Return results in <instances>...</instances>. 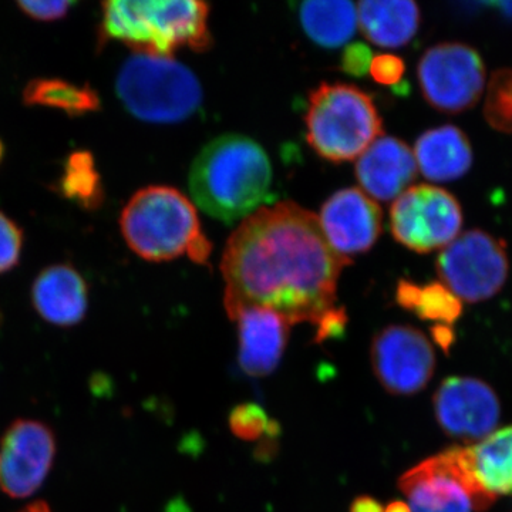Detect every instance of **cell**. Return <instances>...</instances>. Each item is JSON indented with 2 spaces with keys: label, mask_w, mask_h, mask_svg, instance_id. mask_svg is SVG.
I'll list each match as a JSON object with an SVG mask.
<instances>
[{
  "label": "cell",
  "mask_w": 512,
  "mask_h": 512,
  "mask_svg": "<svg viewBox=\"0 0 512 512\" xmlns=\"http://www.w3.org/2000/svg\"><path fill=\"white\" fill-rule=\"evenodd\" d=\"M121 234L134 254L150 262L187 255L207 264L212 245L202 232L197 208L173 187L150 185L137 191L121 211Z\"/></svg>",
  "instance_id": "cell-4"
},
{
  "label": "cell",
  "mask_w": 512,
  "mask_h": 512,
  "mask_svg": "<svg viewBox=\"0 0 512 512\" xmlns=\"http://www.w3.org/2000/svg\"><path fill=\"white\" fill-rule=\"evenodd\" d=\"M306 138L332 163L357 160L382 136V119L369 94L352 84H320L309 96Z\"/></svg>",
  "instance_id": "cell-5"
},
{
  "label": "cell",
  "mask_w": 512,
  "mask_h": 512,
  "mask_svg": "<svg viewBox=\"0 0 512 512\" xmlns=\"http://www.w3.org/2000/svg\"><path fill=\"white\" fill-rule=\"evenodd\" d=\"M356 8L359 28L376 46H406L420 28V9L412 0H366Z\"/></svg>",
  "instance_id": "cell-19"
},
{
  "label": "cell",
  "mask_w": 512,
  "mask_h": 512,
  "mask_svg": "<svg viewBox=\"0 0 512 512\" xmlns=\"http://www.w3.org/2000/svg\"><path fill=\"white\" fill-rule=\"evenodd\" d=\"M23 103L62 110L70 117L94 113L101 107L99 94L89 84L77 86L62 79L32 80L23 90Z\"/></svg>",
  "instance_id": "cell-22"
},
{
  "label": "cell",
  "mask_w": 512,
  "mask_h": 512,
  "mask_svg": "<svg viewBox=\"0 0 512 512\" xmlns=\"http://www.w3.org/2000/svg\"><path fill=\"white\" fill-rule=\"evenodd\" d=\"M20 512H52L49 505L43 503V501H37V503L29 504L25 510Z\"/></svg>",
  "instance_id": "cell-33"
},
{
  "label": "cell",
  "mask_w": 512,
  "mask_h": 512,
  "mask_svg": "<svg viewBox=\"0 0 512 512\" xmlns=\"http://www.w3.org/2000/svg\"><path fill=\"white\" fill-rule=\"evenodd\" d=\"M239 333V365L249 376L271 375L288 342L289 322L271 309L248 306L235 313Z\"/></svg>",
  "instance_id": "cell-16"
},
{
  "label": "cell",
  "mask_w": 512,
  "mask_h": 512,
  "mask_svg": "<svg viewBox=\"0 0 512 512\" xmlns=\"http://www.w3.org/2000/svg\"><path fill=\"white\" fill-rule=\"evenodd\" d=\"M404 63L402 59L393 55H379L373 57L370 63L369 72L377 83L394 86L399 84L404 74Z\"/></svg>",
  "instance_id": "cell-29"
},
{
  "label": "cell",
  "mask_w": 512,
  "mask_h": 512,
  "mask_svg": "<svg viewBox=\"0 0 512 512\" xmlns=\"http://www.w3.org/2000/svg\"><path fill=\"white\" fill-rule=\"evenodd\" d=\"M413 153L421 174L434 183L458 180L473 164L470 140L454 126L433 128L421 134Z\"/></svg>",
  "instance_id": "cell-18"
},
{
  "label": "cell",
  "mask_w": 512,
  "mask_h": 512,
  "mask_svg": "<svg viewBox=\"0 0 512 512\" xmlns=\"http://www.w3.org/2000/svg\"><path fill=\"white\" fill-rule=\"evenodd\" d=\"M22 247V229L0 211V274L12 271L19 264Z\"/></svg>",
  "instance_id": "cell-27"
},
{
  "label": "cell",
  "mask_w": 512,
  "mask_h": 512,
  "mask_svg": "<svg viewBox=\"0 0 512 512\" xmlns=\"http://www.w3.org/2000/svg\"><path fill=\"white\" fill-rule=\"evenodd\" d=\"M498 8H500L501 10H503V12L505 13V15H508L510 16V18H512V3L511 2H507V3H498Z\"/></svg>",
  "instance_id": "cell-35"
},
{
  "label": "cell",
  "mask_w": 512,
  "mask_h": 512,
  "mask_svg": "<svg viewBox=\"0 0 512 512\" xmlns=\"http://www.w3.org/2000/svg\"><path fill=\"white\" fill-rule=\"evenodd\" d=\"M400 490L410 512H484L497 500L474 471L471 447H453L404 473Z\"/></svg>",
  "instance_id": "cell-7"
},
{
  "label": "cell",
  "mask_w": 512,
  "mask_h": 512,
  "mask_svg": "<svg viewBox=\"0 0 512 512\" xmlns=\"http://www.w3.org/2000/svg\"><path fill=\"white\" fill-rule=\"evenodd\" d=\"M32 302L46 322L67 328L82 322L86 316L89 289L73 265H50L33 282Z\"/></svg>",
  "instance_id": "cell-17"
},
{
  "label": "cell",
  "mask_w": 512,
  "mask_h": 512,
  "mask_svg": "<svg viewBox=\"0 0 512 512\" xmlns=\"http://www.w3.org/2000/svg\"><path fill=\"white\" fill-rule=\"evenodd\" d=\"M443 285L460 301L477 303L503 289L510 272L503 241L480 229L464 232L443 248L437 258Z\"/></svg>",
  "instance_id": "cell-8"
},
{
  "label": "cell",
  "mask_w": 512,
  "mask_h": 512,
  "mask_svg": "<svg viewBox=\"0 0 512 512\" xmlns=\"http://www.w3.org/2000/svg\"><path fill=\"white\" fill-rule=\"evenodd\" d=\"M350 512H384V508L379 501L370 497H360L353 501Z\"/></svg>",
  "instance_id": "cell-31"
},
{
  "label": "cell",
  "mask_w": 512,
  "mask_h": 512,
  "mask_svg": "<svg viewBox=\"0 0 512 512\" xmlns=\"http://www.w3.org/2000/svg\"><path fill=\"white\" fill-rule=\"evenodd\" d=\"M100 43L117 40L140 55L173 57L212 45L210 6L198 0H113L101 5Z\"/></svg>",
  "instance_id": "cell-3"
},
{
  "label": "cell",
  "mask_w": 512,
  "mask_h": 512,
  "mask_svg": "<svg viewBox=\"0 0 512 512\" xmlns=\"http://www.w3.org/2000/svg\"><path fill=\"white\" fill-rule=\"evenodd\" d=\"M298 15L309 39L323 47L346 45L359 28L356 5L346 0H309Z\"/></svg>",
  "instance_id": "cell-20"
},
{
  "label": "cell",
  "mask_w": 512,
  "mask_h": 512,
  "mask_svg": "<svg viewBox=\"0 0 512 512\" xmlns=\"http://www.w3.org/2000/svg\"><path fill=\"white\" fill-rule=\"evenodd\" d=\"M384 512H410V508L409 505L396 501V503H392L389 507L384 508Z\"/></svg>",
  "instance_id": "cell-34"
},
{
  "label": "cell",
  "mask_w": 512,
  "mask_h": 512,
  "mask_svg": "<svg viewBox=\"0 0 512 512\" xmlns=\"http://www.w3.org/2000/svg\"><path fill=\"white\" fill-rule=\"evenodd\" d=\"M382 210L359 188L335 192L320 210L319 224L330 247L343 258L363 254L382 232Z\"/></svg>",
  "instance_id": "cell-14"
},
{
  "label": "cell",
  "mask_w": 512,
  "mask_h": 512,
  "mask_svg": "<svg viewBox=\"0 0 512 512\" xmlns=\"http://www.w3.org/2000/svg\"><path fill=\"white\" fill-rule=\"evenodd\" d=\"M372 365L387 392L410 396L429 384L436 356L430 340L420 330L393 325L373 340Z\"/></svg>",
  "instance_id": "cell-12"
},
{
  "label": "cell",
  "mask_w": 512,
  "mask_h": 512,
  "mask_svg": "<svg viewBox=\"0 0 512 512\" xmlns=\"http://www.w3.org/2000/svg\"><path fill=\"white\" fill-rule=\"evenodd\" d=\"M417 163L412 148L394 137H379L357 158L356 178L373 200L399 198L416 180Z\"/></svg>",
  "instance_id": "cell-15"
},
{
  "label": "cell",
  "mask_w": 512,
  "mask_h": 512,
  "mask_svg": "<svg viewBox=\"0 0 512 512\" xmlns=\"http://www.w3.org/2000/svg\"><path fill=\"white\" fill-rule=\"evenodd\" d=\"M56 437L47 424L16 420L0 441V490L12 498L35 494L52 470Z\"/></svg>",
  "instance_id": "cell-11"
},
{
  "label": "cell",
  "mask_w": 512,
  "mask_h": 512,
  "mask_svg": "<svg viewBox=\"0 0 512 512\" xmlns=\"http://www.w3.org/2000/svg\"><path fill=\"white\" fill-rule=\"evenodd\" d=\"M484 116L495 130L512 134V70L500 69L488 84Z\"/></svg>",
  "instance_id": "cell-25"
},
{
  "label": "cell",
  "mask_w": 512,
  "mask_h": 512,
  "mask_svg": "<svg viewBox=\"0 0 512 512\" xmlns=\"http://www.w3.org/2000/svg\"><path fill=\"white\" fill-rule=\"evenodd\" d=\"M272 165L261 144L239 134L210 141L191 165L192 200L215 220H247L271 198Z\"/></svg>",
  "instance_id": "cell-2"
},
{
  "label": "cell",
  "mask_w": 512,
  "mask_h": 512,
  "mask_svg": "<svg viewBox=\"0 0 512 512\" xmlns=\"http://www.w3.org/2000/svg\"><path fill=\"white\" fill-rule=\"evenodd\" d=\"M229 427L239 439L255 441L262 437H274L279 433L278 424L269 419L268 414L258 404H241L232 410Z\"/></svg>",
  "instance_id": "cell-26"
},
{
  "label": "cell",
  "mask_w": 512,
  "mask_h": 512,
  "mask_svg": "<svg viewBox=\"0 0 512 512\" xmlns=\"http://www.w3.org/2000/svg\"><path fill=\"white\" fill-rule=\"evenodd\" d=\"M116 90L128 113L146 123H180L202 103L200 80L173 57L136 53L121 66Z\"/></svg>",
  "instance_id": "cell-6"
},
{
  "label": "cell",
  "mask_w": 512,
  "mask_h": 512,
  "mask_svg": "<svg viewBox=\"0 0 512 512\" xmlns=\"http://www.w3.org/2000/svg\"><path fill=\"white\" fill-rule=\"evenodd\" d=\"M2 151H3L2 143H0V157H2Z\"/></svg>",
  "instance_id": "cell-36"
},
{
  "label": "cell",
  "mask_w": 512,
  "mask_h": 512,
  "mask_svg": "<svg viewBox=\"0 0 512 512\" xmlns=\"http://www.w3.org/2000/svg\"><path fill=\"white\" fill-rule=\"evenodd\" d=\"M372 60L373 56L370 53L369 47L360 45V43L350 45L342 57L343 72L360 76V74L366 73L369 70Z\"/></svg>",
  "instance_id": "cell-30"
},
{
  "label": "cell",
  "mask_w": 512,
  "mask_h": 512,
  "mask_svg": "<svg viewBox=\"0 0 512 512\" xmlns=\"http://www.w3.org/2000/svg\"><path fill=\"white\" fill-rule=\"evenodd\" d=\"M497 394L474 377H448L434 394V414L448 436L484 440L500 420Z\"/></svg>",
  "instance_id": "cell-13"
},
{
  "label": "cell",
  "mask_w": 512,
  "mask_h": 512,
  "mask_svg": "<svg viewBox=\"0 0 512 512\" xmlns=\"http://www.w3.org/2000/svg\"><path fill=\"white\" fill-rule=\"evenodd\" d=\"M74 3L53 0V2H19L18 6L29 18L37 22H56L66 18Z\"/></svg>",
  "instance_id": "cell-28"
},
{
  "label": "cell",
  "mask_w": 512,
  "mask_h": 512,
  "mask_svg": "<svg viewBox=\"0 0 512 512\" xmlns=\"http://www.w3.org/2000/svg\"><path fill=\"white\" fill-rule=\"evenodd\" d=\"M434 336H436L437 342L440 343L441 348L448 349V346L453 342V332H451L450 328L444 325H437L434 328Z\"/></svg>",
  "instance_id": "cell-32"
},
{
  "label": "cell",
  "mask_w": 512,
  "mask_h": 512,
  "mask_svg": "<svg viewBox=\"0 0 512 512\" xmlns=\"http://www.w3.org/2000/svg\"><path fill=\"white\" fill-rule=\"evenodd\" d=\"M57 194L87 211L97 210L103 204V183L90 151L70 154L57 181Z\"/></svg>",
  "instance_id": "cell-24"
},
{
  "label": "cell",
  "mask_w": 512,
  "mask_h": 512,
  "mask_svg": "<svg viewBox=\"0 0 512 512\" xmlns=\"http://www.w3.org/2000/svg\"><path fill=\"white\" fill-rule=\"evenodd\" d=\"M397 302L421 319L434 320L444 326L456 322L463 312V303L443 284L419 286L413 282L400 281L397 286Z\"/></svg>",
  "instance_id": "cell-23"
},
{
  "label": "cell",
  "mask_w": 512,
  "mask_h": 512,
  "mask_svg": "<svg viewBox=\"0 0 512 512\" xmlns=\"http://www.w3.org/2000/svg\"><path fill=\"white\" fill-rule=\"evenodd\" d=\"M417 76L424 99L441 113H463L483 96V59L477 50L463 43L430 47L421 57Z\"/></svg>",
  "instance_id": "cell-10"
},
{
  "label": "cell",
  "mask_w": 512,
  "mask_h": 512,
  "mask_svg": "<svg viewBox=\"0 0 512 512\" xmlns=\"http://www.w3.org/2000/svg\"><path fill=\"white\" fill-rule=\"evenodd\" d=\"M349 264L330 247L311 211L295 202L259 208L241 222L222 255L228 316L258 306L289 325L311 323L316 342L338 338L348 316L336 306V289Z\"/></svg>",
  "instance_id": "cell-1"
},
{
  "label": "cell",
  "mask_w": 512,
  "mask_h": 512,
  "mask_svg": "<svg viewBox=\"0 0 512 512\" xmlns=\"http://www.w3.org/2000/svg\"><path fill=\"white\" fill-rule=\"evenodd\" d=\"M463 211L450 192L434 185H414L390 210L393 237L412 251L427 254L446 248L460 234Z\"/></svg>",
  "instance_id": "cell-9"
},
{
  "label": "cell",
  "mask_w": 512,
  "mask_h": 512,
  "mask_svg": "<svg viewBox=\"0 0 512 512\" xmlns=\"http://www.w3.org/2000/svg\"><path fill=\"white\" fill-rule=\"evenodd\" d=\"M474 471L488 493L512 495V426L494 431L471 447Z\"/></svg>",
  "instance_id": "cell-21"
}]
</instances>
